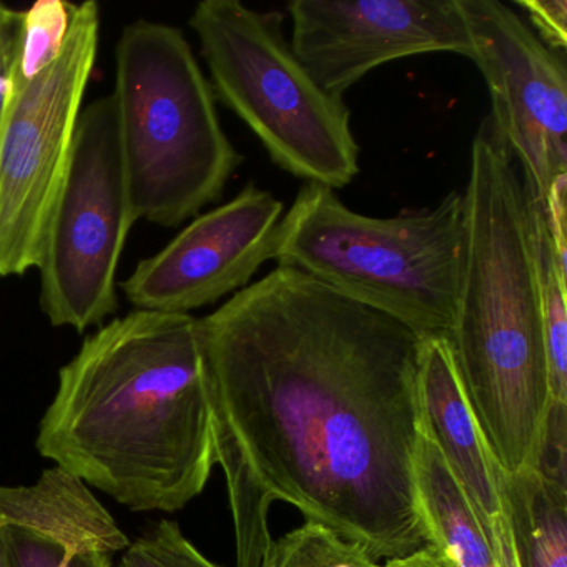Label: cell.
<instances>
[{
  "label": "cell",
  "mask_w": 567,
  "mask_h": 567,
  "mask_svg": "<svg viewBox=\"0 0 567 567\" xmlns=\"http://www.w3.org/2000/svg\"><path fill=\"white\" fill-rule=\"evenodd\" d=\"M200 338L237 567H267L275 503L377 563L430 546L414 477L423 338L285 267L200 318Z\"/></svg>",
  "instance_id": "cell-1"
},
{
  "label": "cell",
  "mask_w": 567,
  "mask_h": 567,
  "mask_svg": "<svg viewBox=\"0 0 567 567\" xmlns=\"http://www.w3.org/2000/svg\"><path fill=\"white\" fill-rule=\"evenodd\" d=\"M39 453L137 513L184 509L215 466L200 318L134 310L59 371Z\"/></svg>",
  "instance_id": "cell-2"
},
{
  "label": "cell",
  "mask_w": 567,
  "mask_h": 567,
  "mask_svg": "<svg viewBox=\"0 0 567 567\" xmlns=\"http://www.w3.org/2000/svg\"><path fill=\"white\" fill-rule=\"evenodd\" d=\"M463 194V277L447 341L494 460L523 473L539 463L553 398L526 190L489 117L474 135Z\"/></svg>",
  "instance_id": "cell-3"
},
{
  "label": "cell",
  "mask_w": 567,
  "mask_h": 567,
  "mask_svg": "<svg viewBox=\"0 0 567 567\" xmlns=\"http://www.w3.org/2000/svg\"><path fill=\"white\" fill-rule=\"evenodd\" d=\"M466 245L460 190L436 207L374 218L337 192L305 184L281 217L274 260L293 268L420 338H450Z\"/></svg>",
  "instance_id": "cell-4"
},
{
  "label": "cell",
  "mask_w": 567,
  "mask_h": 567,
  "mask_svg": "<svg viewBox=\"0 0 567 567\" xmlns=\"http://www.w3.org/2000/svg\"><path fill=\"white\" fill-rule=\"evenodd\" d=\"M112 97L135 220L178 227L224 195L244 157L181 29L144 19L125 25Z\"/></svg>",
  "instance_id": "cell-5"
},
{
  "label": "cell",
  "mask_w": 567,
  "mask_h": 567,
  "mask_svg": "<svg viewBox=\"0 0 567 567\" xmlns=\"http://www.w3.org/2000/svg\"><path fill=\"white\" fill-rule=\"evenodd\" d=\"M280 12L240 0H204L190 16L215 97L248 125L281 171L343 188L360 174V145L343 99L298 61Z\"/></svg>",
  "instance_id": "cell-6"
},
{
  "label": "cell",
  "mask_w": 567,
  "mask_h": 567,
  "mask_svg": "<svg viewBox=\"0 0 567 567\" xmlns=\"http://www.w3.org/2000/svg\"><path fill=\"white\" fill-rule=\"evenodd\" d=\"M99 35V4H78L59 58L31 81L12 85L0 124V278L41 265L97 62Z\"/></svg>",
  "instance_id": "cell-7"
},
{
  "label": "cell",
  "mask_w": 567,
  "mask_h": 567,
  "mask_svg": "<svg viewBox=\"0 0 567 567\" xmlns=\"http://www.w3.org/2000/svg\"><path fill=\"white\" fill-rule=\"evenodd\" d=\"M114 97L82 111L55 204L41 274V310L52 327L84 333L117 311V268L135 224Z\"/></svg>",
  "instance_id": "cell-8"
},
{
  "label": "cell",
  "mask_w": 567,
  "mask_h": 567,
  "mask_svg": "<svg viewBox=\"0 0 567 567\" xmlns=\"http://www.w3.org/2000/svg\"><path fill=\"white\" fill-rule=\"evenodd\" d=\"M473 59L491 95L489 121L523 168L527 194L546 204L567 177L566 59L547 48L523 16L497 0H457Z\"/></svg>",
  "instance_id": "cell-9"
},
{
  "label": "cell",
  "mask_w": 567,
  "mask_h": 567,
  "mask_svg": "<svg viewBox=\"0 0 567 567\" xmlns=\"http://www.w3.org/2000/svg\"><path fill=\"white\" fill-rule=\"evenodd\" d=\"M287 9L291 49L334 97L398 59L437 52L473 59L457 0H295Z\"/></svg>",
  "instance_id": "cell-10"
},
{
  "label": "cell",
  "mask_w": 567,
  "mask_h": 567,
  "mask_svg": "<svg viewBox=\"0 0 567 567\" xmlns=\"http://www.w3.org/2000/svg\"><path fill=\"white\" fill-rule=\"evenodd\" d=\"M281 217L284 204L251 182L142 260L121 290L135 310L171 315H190L238 293L274 260Z\"/></svg>",
  "instance_id": "cell-11"
},
{
  "label": "cell",
  "mask_w": 567,
  "mask_h": 567,
  "mask_svg": "<svg viewBox=\"0 0 567 567\" xmlns=\"http://www.w3.org/2000/svg\"><path fill=\"white\" fill-rule=\"evenodd\" d=\"M0 540L11 567H59L131 544L87 484L59 466L32 486H0Z\"/></svg>",
  "instance_id": "cell-12"
},
{
  "label": "cell",
  "mask_w": 567,
  "mask_h": 567,
  "mask_svg": "<svg viewBox=\"0 0 567 567\" xmlns=\"http://www.w3.org/2000/svg\"><path fill=\"white\" fill-rule=\"evenodd\" d=\"M423 430L436 443L463 487L491 547L506 523L501 497V466L494 460L457 374L446 338H423L417 370Z\"/></svg>",
  "instance_id": "cell-13"
},
{
  "label": "cell",
  "mask_w": 567,
  "mask_h": 567,
  "mask_svg": "<svg viewBox=\"0 0 567 567\" xmlns=\"http://www.w3.org/2000/svg\"><path fill=\"white\" fill-rule=\"evenodd\" d=\"M414 477L430 546L451 567H499L463 487L424 430L414 457Z\"/></svg>",
  "instance_id": "cell-14"
},
{
  "label": "cell",
  "mask_w": 567,
  "mask_h": 567,
  "mask_svg": "<svg viewBox=\"0 0 567 567\" xmlns=\"http://www.w3.org/2000/svg\"><path fill=\"white\" fill-rule=\"evenodd\" d=\"M499 486L519 567H567V484L501 470Z\"/></svg>",
  "instance_id": "cell-15"
},
{
  "label": "cell",
  "mask_w": 567,
  "mask_h": 567,
  "mask_svg": "<svg viewBox=\"0 0 567 567\" xmlns=\"http://www.w3.org/2000/svg\"><path fill=\"white\" fill-rule=\"evenodd\" d=\"M526 197L543 313L550 398L554 403L567 404V264L557 257L543 205L527 194V190Z\"/></svg>",
  "instance_id": "cell-16"
},
{
  "label": "cell",
  "mask_w": 567,
  "mask_h": 567,
  "mask_svg": "<svg viewBox=\"0 0 567 567\" xmlns=\"http://www.w3.org/2000/svg\"><path fill=\"white\" fill-rule=\"evenodd\" d=\"M267 567H381L361 544L313 520L271 543Z\"/></svg>",
  "instance_id": "cell-17"
},
{
  "label": "cell",
  "mask_w": 567,
  "mask_h": 567,
  "mask_svg": "<svg viewBox=\"0 0 567 567\" xmlns=\"http://www.w3.org/2000/svg\"><path fill=\"white\" fill-rule=\"evenodd\" d=\"M78 4L41 0L24 12L14 82L31 81L61 54Z\"/></svg>",
  "instance_id": "cell-18"
},
{
  "label": "cell",
  "mask_w": 567,
  "mask_h": 567,
  "mask_svg": "<svg viewBox=\"0 0 567 567\" xmlns=\"http://www.w3.org/2000/svg\"><path fill=\"white\" fill-rule=\"evenodd\" d=\"M118 567H221L205 557L174 520L164 519L154 529L128 544Z\"/></svg>",
  "instance_id": "cell-19"
},
{
  "label": "cell",
  "mask_w": 567,
  "mask_h": 567,
  "mask_svg": "<svg viewBox=\"0 0 567 567\" xmlns=\"http://www.w3.org/2000/svg\"><path fill=\"white\" fill-rule=\"evenodd\" d=\"M517 8L529 19L537 38L564 55L567 48V2L566 0H516Z\"/></svg>",
  "instance_id": "cell-20"
},
{
  "label": "cell",
  "mask_w": 567,
  "mask_h": 567,
  "mask_svg": "<svg viewBox=\"0 0 567 567\" xmlns=\"http://www.w3.org/2000/svg\"><path fill=\"white\" fill-rule=\"evenodd\" d=\"M24 12L0 4V124L14 85Z\"/></svg>",
  "instance_id": "cell-21"
},
{
  "label": "cell",
  "mask_w": 567,
  "mask_h": 567,
  "mask_svg": "<svg viewBox=\"0 0 567 567\" xmlns=\"http://www.w3.org/2000/svg\"><path fill=\"white\" fill-rule=\"evenodd\" d=\"M381 567H451L443 554L433 546L423 547L411 556L386 560Z\"/></svg>",
  "instance_id": "cell-22"
},
{
  "label": "cell",
  "mask_w": 567,
  "mask_h": 567,
  "mask_svg": "<svg viewBox=\"0 0 567 567\" xmlns=\"http://www.w3.org/2000/svg\"><path fill=\"white\" fill-rule=\"evenodd\" d=\"M69 567H112V556L105 553H85L72 557Z\"/></svg>",
  "instance_id": "cell-23"
},
{
  "label": "cell",
  "mask_w": 567,
  "mask_h": 567,
  "mask_svg": "<svg viewBox=\"0 0 567 567\" xmlns=\"http://www.w3.org/2000/svg\"><path fill=\"white\" fill-rule=\"evenodd\" d=\"M0 567H11L9 566L8 556H6L4 546H2V540H0Z\"/></svg>",
  "instance_id": "cell-24"
},
{
  "label": "cell",
  "mask_w": 567,
  "mask_h": 567,
  "mask_svg": "<svg viewBox=\"0 0 567 567\" xmlns=\"http://www.w3.org/2000/svg\"><path fill=\"white\" fill-rule=\"evenodd\" d=\"M69 563H71V560H69ZM69 563H64V564H62V566H59V567H69Z\"/></svg>",
  "instance_id": "cell-25"
}]
</instances>
